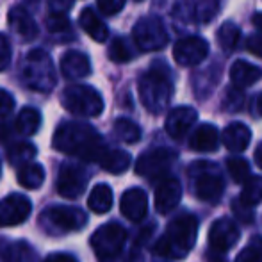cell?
Instances as JSON below:
<instances>
[{"instance_id": "obj_1", "label": "cell", "mask_w": 262, "mask_h": 262, "mask_svg": "<svg viewBox=\"0 0 262 262\" xmlns=\"http://www.w3.org/2000/svg\"><path fill=\"white\" fill-rule=\"evenodd\" d=\"M52 145L57 152L88 162H98L107 150L102 136L91 125L80 121H66L59 125L54 132Z\"/></svg>"}, {"instance_id": "obj_2", "label": "cell", "mask_w": 262, "mask_h": 262, "mask_svg": "<svg viewBox=\"0 0 262 262\" xmlns=\"http://www.w3.org/2000/svg\"><path fill=\"white\" fill-rule=\"evenodd\" d=\"M198 237V220L193 214H182L166 227L156 245V253L168 259H184L193 250Z\"/></svg>"}, {"instance_id": "obj_3", "label": "cell", "mask_w": 262, "mask_h": 262, "mask_svg": "<svg viewBox=\"0 0 262 262\" xmlns=\"http://www.w3.org/2000/svg\"><path fill=\"white\" fill-rule=\"evenodd\" d=\"M21 79L31 90L49 93L54 90L57 77L50 55L45 50H31L21 62Z\"/></svg>"}, {"instance_id": "obj_4", "label": "cell", "mask_w": 262, "mask_h": 262, "mask_svg": "<svg viewBox=\"0 0 262 262\" xmlns=\"http://www.w3.org/2000/svg\"><path fill=\"white\" fill-rule=\"evenodd\" d=\"M139 98L148 113L161 114L171 100V80L159 70L143 73L138 82Z\"/></svg>"}, {"instance_id": "obj_5", "label": "cell", "mask_w": 262, "mask_h": 262, "mask_svg": "<svg viewBox=\"0 0 262 262\" xmlns=\"http://www.w3.org/2000/svg\"><path fill=\"white\" fill-rule=\"evenodd\" d=\"M61 105L75 116L95 118L104 111V98L95 88L86 84H73L62 90Z\"/></svg>"}, {"instance_id": "obj_6", "label": "cell", "mask_w": 262, "mask_h": 262, "mask_svg": "<svg viewBox=\"0 0 262 262\" xmlns=\"http://www.w3.org/2000/svg\"><path fill=\"white\" fill-rule=\"evenodd\" d=\"M88 223V216L84 210L66 205H54L41 212L39 225L49 235H64L84 228Z\"/></svg>"}, {"instance_id": "obj_7", "label": "cell", "mask_w": 262, "mask_h": 262, "mask_svg": "<svg viewBox=\"0 0 262 262\" xmlns=\"http://www.w3.org/2000/svg\"><path fill=\"white\" fill-rule=\"evenodd\" d=\"M127 241V232L118 223H105L91 235V248L98 262H116Z\"/></svg>"}, {"instance_id": "obj_8", "label": "cell", "mask_w": 262, "mask_h": 262, "mask_svg": "<svg viewBox=\"0 0 262 262\" xmlns=\"http://www.w3.org/2000/svg\"><path fill=\"white\" fill-rule=\"evenodd\" d=\"M187 173L194 180V194L198 196V200L207 202V204L220 202L225 182L212 162H194Z\"/></svg>"}, {"instance_id": "obj_9", "label": "cell", "mask_w": 262, "mask_h": 262, "mask_svg": "<svg viewBox=\"0 0 262 262\" xmlns=\"http://www.w3.org/2000/svg\"><path fill=\"white\" fill-rule=\"evenodd\" d=\"M132 36L138 49L143 52H156L168 45V31L157 16H145L138 20L132 29Z\"/></svg>"}, {"instance_id": "obj_10", "label": "cell", "mask_w": 262, "mask_h": 262, "mask_svg": "<svg viewBox=\"0 0 262 262\" xmlns=\"http://www.w3.org/2000/svg\"><path fill=\"white\" fill-rule=\"evenodd\" d=\"M177 161V154L169 148H156L145 152L136 162V173L146 179H159L166 175L173 162Z\"/></svg>"}, {"instance_id": "obj_11", "label": "cell", "mask_w": 262, "mask_h": 262, "mask_svg": "<svg viewBox=\"0 0 262 262\" xmlns=\"http://www.w3.org/2000/svg\"><path fill=\"white\" fill-rule=\"evenodd\" d=\"M241 237L239 227L230 217H220L209 228V250L225 253L230 250Z\"/></svg>"}, {"instance_id": "obj_12", "label": "cell", "mask_w": 262, "mask_h": 262, "mask_svg": "<svg viewBox=\"0 0 262 262\" xmlns=\"http://www.w3.org/2000/svg\"><path fill=\"white\" fill-rule=\"evenodd\" d=\"M32 204L25 194L13 193L0 200V227H16L31 216Z\"/></svg>"}, {"instance_id": "obj_13", "label": "cell", "mask_w": 262, "mask_h": 262, "mask_svg": "<svg viewBox=\"0 0 262 262\" xmlns=\"http://www.w3.org/2000/svg\"><path fill=\"white\" fill-rule=\"evenodd\" d=\"M88 186V173L77 164H62L57 175V193L62 198H77Z\"/></svg>"}, {"instance_id": "obj_14", "label": "cell", "mask_w": 262, "mask_h": 262, "mask_svg": "<svg viewBox=\"0 0 262 262\" xmlns=\"http://www.w3.org/2000/svg\"><path fill=\"white\" fill-rule=\"evenodd\" d=\"M209 55V43L204 38L189 36L175 43L173 47V57L180 66H194L200 64Z\"/></svg>"}, {"instance_id": "obj_15", "label": "cell", "mask_w": 262, "mask_h": 262, "mask_svg": "<svg viewBox=\"0 0 262 262\" xmlns=\"http://www.w3.org/2000/svg\"><path fill=\"white\" fill-rule=\"evenodd\" d=\"M182 198V186L175 177H166L156 187V209L159 214H169Z\"/></svg>"}, {"instance_id": "obj_16", "label": "cell", "mask_w": 262, "mask_h": 262, "mask_svg": "<svg viewBox=\"0 0 262 262\" xmlns=\"http://www.w3.org/2000/svg\"><path fill=\"white\" fill-rule=\"evenodd\" d=\"M198 118V113L193 109V107L187 105H180L175 107V109L169 111V114L166 116V132L171 136L173 139H180L187 134L191 127L194 125Z\"/></svg>"}, {"instance_id": "obj_17", "label": "cell", "mask_w": 262, "mask_h": 262, "mask_svg": "<svg viewBox=\"0 0 262 262\" xmlns=\"http://www.w3.org/2000/svg\"><path fill=\"white\" fill-rule=\"evenodd\" d=\"M120 209L127 220L134 221H143L148 212V196L143 189L139 187H130L123 193L120 200Z\"/></svg>"}, {"instance_id": "obj_18", "label": "cell", "mask_w": 262, "mask_h": 262, "mask_svg": "<svg viewBox=\"0 0 262 262\" xmlns=\"http://www.w3.org/2000/svg\"><path fill=\"white\" fill-rule=\"evenodd\" d=\"M7 21H9L11 29L16 32L20 38H24L25 41H32L38 38V25H36L34 18L29 14V11L21 6L11 7L9 14H7Z\"/></svg>"}, {"instance_id": "obj_19", "label": "cell", "mask_w": 262, "mask_h": 262, "mask_svg": "<svg viewBox=\"0 0 262 262\" xmlns=\"http://www.w3.org/2000/svg\"><path fill=\"white\" fill-rule=\"evenodd\" d=\"M61 72L66 79H84L91 73V61L79 50H68L61 59Z\"/></svg>"}, {"instance_id": "obj_20", "label": "cell", "mask_w": 262, "mask_h": 262, "mask_svg": "<svg viewBox=\"0 0 262 262\" xmlns=\"http://www.w3.org/2000/svg\"><path fill=\"white\" fill-rule=\"evenodd\" d=\"M221 141L230 152H243L248 148L250 141H252V130L241 121H234L223 130Z\"/></svg>"}, {"instance_id": "obj_21", "label": "cell", "mask_w": 262, "mask_h": 262, "mask_svg": "<svg viewBox=\"0 0 262 262\" xmlns=\"http://www.w3.org/2000/svg\"><path fill=\"white\" fill-rule=\"evenodd\" d=\"M217 145H220V132L210 123L200 125L189 139V146L194 152H214Z\"/></svg>"}, {"instance_id": "obj_22", "label": "cell", "mask_w": 262, "mask_h": 262, "mask_svg": "<svg viewBox=\"0 0 262 262\" xmlns=\"http://www.w3.org/2000/svg\"><path fill=\"white\" fill-rule=\"evenodd\" d=\"M262 77V70L259 66L252 64V62L246 61H235L230 68V79L232 84L239 90H245V88H250L260 80Z\"/></svg>"}, {"instance_id": "obj_23", "label": "cell", "mask_w": 262, "mask_h": 262, "mask_svg": "<svg viewBox=\"0 0 262 262\" xmlns=\"http://www.w3.org/2000/svg\"><path fill=\"white\" fill-rule=\"evenodd\" d=\"M79 24H80V27L86 31V34L90 36L91 39H95V41L104 43L107 41V38H109V29H107V25L102 21L100 16H97V13H95L91 7L82 9V13H80V16H79Z\"/></svg>"}, {"instance_id": "obj_24", "label": "cell", "mask_w": 262, "mask_h": 262, "mask_svg": "<svg viewBox=\"0 0 262 262\" xmlns=\"http://www.w3.org/2000/svg\"><path fill=\"white\" fill-rule=\"evenodd\" d=\"M16 179L18 184L25 189H38L45 180V168L38 162H29V164L18 168Z\"/></svg>"}, {"instance_id": "obj_25", "label": "cell", "mask_w": 262, "mask_h": 262, "mask_svg": "<svg viewBox=\"0 0 262 262\" xmlns=\"http://www.w3.org/2000/svg\"><path fill=\"white\" fill-rule=\"evenodd\" d=\"M113 189L107 184H97L88 196V207L97 214H105L113 207Z\"/></svg>"}, {"instance_id": "obj_26", "label": "cell", "mask_w": 262, "mask_h": 262, "mask_svg": "<svg viewBox=\"0 0 262 262\" xmlns=\"http://www.w3.org/2000/svg\"><path fill=\"white\" fill-rule=\"evenodd\" d=\"M130 156L123 150H105V154L102 156L100 166L105 169L107 173H113V175H120V173H125L130 166Z\"/></svg>"}, {"instance_id": "obj_27", "label": "cell", "mask_w": 262, "mask_h": 262, "mask_svg": "<svg viewBox=\"0 0 262 262\" xmlns=\"http://www.w3.org/2000/svg\"><path fill=\"white\" fill-rule=\"evenodd\" d=\"M39 125H41V114L34 107L21 109L20 114L16 116V121H14L16 132H20L21 136H34L38 132Z\"/></svg>"}, {"instance_id": "obj_28", "label": "cell", "mask_w": 262, "mask_h": 262, "mask_svg": "<svg viewBox=\"0 0 262 262\" xmlns=\"http://www.w3.org/2000/svg\"><path fill=\"white\" fill-rule=\"evenodd\" d=\"M36 146L32 143H14L9 150H7V161L9 164L16 166V168H21L24 164H29L32 162V159L36 157Z\"/></svg>"}, {"instance_id": "obj_29", "label": "cell", "mask_w": 262, "mask_h": 262, "mask_svg": "<svg viewBox=\"0 0 262 262\" xmlns=\"http://www.w3.org/2000/svg\"><path fill=\"white\" fill-rule=\"evenodd\" d=\"M239 38H241V31L232 21H225L220 27V31H217V41H220V47L223 49V52L227 54L234 52L239 43Z\"/></svg>"}, {"instance_id": "obj_30", "label": "cell", "mask_w": 262, "mask_h": 262, "mask_svg": "<svg viewBox=\"0 0 262 262\" xmlns=\"http://www.w3.org/2000/svg\"><path fill=\"white\" fill-rule=\"evenodd\" d=\"M114 132L116 136L125 143H138L141 139V128H139L138 123H134L128 118H118L114 121Z\"/></svg>"}, {"instance_id": "obj_31", "label": "cell", "mask_w": 262, "mask_h": 262, "mask_svg": "<svg viewBox=\"0 0 262 262\" xmlns=\"http://www.w3.org/2000/svg\"><path fill=\"white\" fill-rule=\"evenodd\" d=\"M241 200L248 205H257L262 202V177L250 175L241 191Z\"/></svg>"}, {"instance_id": "obj_32", "label": "cell", "mask_w": 262, "mask_h": 262, "mask_svg": "<svg viewBox=\"0 0 262 262\" xmlns=\"http://www.w3.org/2000/svg\"><path fill=\"white\" fill-rule=\"evenodd\" d=\"M109 57L114 62H128L134 57V50L125 38H114L109 45Z\"/></svg>"}, {"instance_id": "obj_33", "label": "cell", "mask_w": 262, "mask_h": 262, "mask_svg": "<svg viewBox=\"0 0 262 262\" xmlns=\"http://www.w3.org/2000/svg\"><path fill=\"white\" fill-rule=\"evenodd\" d=\"M227 166H228V173H230V177L234 179V182L243 184L250 179V164L245 159H241V157L228 159Z\"/></svg>"}, {"instance_id": "obj_34", "label": "cell", "mask_w": 262, "mask_h": 262, "mask_svg": "<svg viewBox=\"0 0 262 262\" xmlns=\"http://www.w3.org/2000/svg\"><path fill=\"white\" fill-rule=\"evenodd\" d=\"M235 262H262V237H253L250 245L239 252Z\"/></svg>"}, {"instance_id": "obj_35", "label": "cell", "mask_w": 262, "mask_h": 262, "mask_svg": "<svg viewBox=\"0 0 262 262\" xmlns=\"http://www.w3.org/2000/svg\"><path fill=\"white\" fill-rule=\"evenodd\" d=\"M31 246L27 243H14L4 252V260L6 262H27L31 255Z\"/></svg>"}, {"instance_id": "obj_36", "label": "cell", "mask_w": 262, "mask_h": 262, "mask_svg": "<svg viewBox=\"0 0 262 262\" xmlns=\"http://www.w3.org/2000/svg\"><path fill=\"white\" fill-rule=\"evenodd\" d=\"M47 29L52 34H59V32H70L72 31V24H70L68 16L62 13H50L47 16Z\"/></svg>"}, {"instance_id": "obj_37", "label": "cell", "mask_w": 262, "mask_h": 262, "mask_svg": "<svg viewBox=\"0 0 262 262\" xmlns=\"http://www.w3.org/2000/svg\"><path fill=\"white\" fill-rule=\"evenodd\" d=\"M232 209H234V214L239 221L243 223L250 225L253 221V210H252V205L245 204V202L239 198V200H234L232 202Z\"/></svg>"}, {"instance_id": "obj_38", "label": "cell", "mask_w": 262, "mask_h": 262, "mask_svg": "<svg viewBox=\"0 0 262 262\" xmlns=\"http://www.w3.org/2000/svg\"><path fill=\"white\" fill-rule=\"evenodd\" d=\"M11 57H13V49L9 39L6 34H0V72H4L11 64Z\"/></svg>"}, {"instance_id": "obj_39", "label": "cell", "mask_w": 262, "mask_h": 262, "mask_svg": "<svg viewBox=\"0 0 262 262\" xmlns=\"http://www.w3.org/2000/svg\"><path fill=\"white\" fill-rule=\"evenodd\" d=\"M97 2H98V9L104 14H107V16L118 14L125 6V0H97Z\"/></svg>"}, {"instance_id": "obj_40", "label": "cell", "mask_w": 262, "mask_h": 262, "mask_svg": "<svg viewBox=\"0 0 262 262\" xmlns=\"http://www.w3.org/2000/svg\"><path fill=\"white\" fill-rule=\"evenodd\" d=\"M14 109V98L6 90H0V116H6Z\"/></svg>"}, {"instance_id": "obj_41", "label": "cell", "mask_w": 262, "mask_h": 262, "mask_svg": "<svg viewBox=\"0 0 262 262\" xmlns=\"http://www.w3.org/2000/svg\"><path fill=\"white\" fill-rule=\"evenodd\" d=\"M246 49L250 54L262 57V36H250L248 41H246Z\"/></svg>"}, {"instance_id": "obj_42", "label": "cell", "mask_w": 262, "mask_h": 262, "mask_svg": "<svg viewBox=\"0 0 262 262\" xmlns=\"http://www.w3.org/2000/svg\"><path fill=\"white\" fill-rule=\"evenodd\" d=\"M72 7V0H50V13L66 14Z\"/></svg>"}, {"instance_id": "obj_43", "label": "cell", "mask_w": 262, "mask_h": 262, "mask_svg": "<svg viewBox=\"0 0 262 262\" xmlns=\"http://www.w3.org/2000/svg\"><path fill=\"white\" fill-rule=\"evenodd\" d=\"M43 262H77L75 257L68 255V253H52L49 255Z\"/></svg>"}, {"instance_id": "obj_44", "label": "cell", "mask_w": 262, "mask_h": 262, "mask_svg": "<svg viewBox=\"0 0 262 262\" xmlns=\"http://www.w3.org/2000/svg\"><path fill=\"white\" fill-rule=\"evenodd\" d=\"M255 162H257V166H260L262 168V143L257 146V150H255Z\"/></svg>"}, {"instance_id": "obj_45", "label": "cell", "mask_w": 262, "mask_h": 262, "mask_svg": "<svg viewBox=\"0 0 262 262\" xmlns=\"http://www.w3.org/2000/svg\"><path fill=\"white\" fill-rule=\"evenodd\" d=\"M253 24H255L257 29H260L262 31V13H257L255 16H253Z\"/></svg>"}, {"instance_id": "obj_46", "label": "cell", "mask_w": 262, "mask_h": 262, "mask_svg": "<svg viewBox=\"0 0 262 262\" xmlns=\"http://www.w3.org/2000/svg\"><path fill=\"white\" fill-rule=\"evenodd\" d=\"M127 262H143V259H141V255H139V253H132V255L127 259Z\"/></svg>"}, {"instance_id": "obj_47", "label": "cell", "mask_w": 262, "mask_h": 262, "mask_svg": "<svg viewBox=\"0 0 262 262\" xmlns=\"http://www.w3.org/2000/svg\"><path fill=\"white\" fill-rule=\"evenodd\" d=\"M257 107H259V113L262 114V93L259 95V100H257Z\"/></svg>"}, {"instance_id": "obj_48", "label": "cell", "mask_w": 262, "mask_h": 262, "mask_svg": "<svg viewBox=\"0 0 262 262\" xmlns=\"http://www.w3.org/2000/svg\"><path fill=\"white\" fill-rule=\"evenodd\" d=\"M136 2H141V0H136Z\"/></svg>"}]
</instances>
